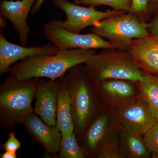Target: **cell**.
<instances>
[{
	"mask_svg": "<svg viewBox=\"0 0 158 158\" xmlns=\"http://www.w3.org/2000/svg\"><path fill=\"white\" fill-rule=\"evenodd\" d=\"M152 10H158V0H150L149 12Z\"/></svg>",
	"mask_w": 158,
	"mask_h": 158,
	"instance_id": "83f0119b",
	"label": "cell"
},
{
	"mask_svg": "<svg viewBox=\"0 0 158 158\" xmlns=\"http://www.w3.org/2000/svg\"><path fill=\"white\" fill-rule=\"evenodd\" d=\"M94 85L108 79H117L135 82L141 81L145 72L136 65L125 51L105 49L96 53L84 65Z\"/></svg>",
	"mask_w": 158,
	"mask_h": 158,
	"instance_id": "277c9868",
	"label": "cell"
},
{
	"mask_svg": "<svg viewBox=\"0 0 158 158\" xmlns=\"http://www.w3.org/2000/svg\"><path fill=\"white\" fill-rule=\"evenodd\" d=\"M111 109L121 125L142 135L157 120L141 98Z\"/></svg>",
	"mask_w": 158,
	"mask_h": 158,
	"instance_id": "9c48e42d",
	"label": "cell"
},
{
	"mask_svg": "<svg viewBox=\"0 0 158 158\" xmlns=\"http://www.w3.org/2000/svg\"><path fill=\"white\" fill-rule=\"evenodd\" d=\"M149 2L150 0H131L128 12L135 15L144 21V16L149 12Z\"/></svg>",
	"mask_w": 158,
	"mask_h": 158,
	"instance_id": "603a6c76",
	"label": "cell"
},
{
	"mask_svg": "<svg viewBox=\"0 0 158 158\" xmlns=\"http://www.w3.org/2000/svg\"><path fill=\"white\" fill-rule=\"evenodd\" d=\"M61 77L54 81L39 79L37 84L34 112L52 126L56 125L57 101Z\"/></svg>",
	"mask_w": 158,
	"mask_h": 158,
	"instance_id": "4fadbf2b",
	"label": "cell"
},
{
	"mask_svg": "<svg viewBox=\"0 0 158 158\" xmlns=\"http://www.w3.org/2000/svg\"><path fill=\"white\" fill-rule=\"evenodd\" d=\"M53 3L65 12L66 19L62 22L63 27L73 33H79L85 28L95 26L105 18L127 12L114 9L99 11L94 6L83 7L67 0H53Z\"/></svg>",
	"mask_w": 158,
	"mask_h": 158,
	"instance_id": "ba28073f",
	"label": "cell"
},
{
	"mask_svg": "<svg viewBox=\"0 0 158 158\" xmlns=\"http://www.w3.org/2000/svg\"><path fill=\"white\" fill-rule=\"evenodd\" d=\"M37 0H2L0 4L1 16L11 22L19 37L22 45L25 46L28 39L30 27L27 22L28 16Z\"/></svg>",
	"mask_w": 158,
	"mask_h": 158,
	"instance_id": "5bb4252c",
	"label": "cell"
},
{
	"mask_svg": "<svg viewBox=\"0 0 158 158\" xmlns=\"http://www.w3.org/2000/svg\"><path fill=\"white\" fill-rule=\"evenodd\" d=\"M143 137L151 157L158 158V120Z\"/></svg>",
	"mask_w": 158,
	"mask_h": 158,
	"instance_id": "7402d4cb",
	"label": "cell"
},
{
	"mask_svg": "<svg viewBox=\"0 0 158 158\" xmlns=\"http://www.w3.org/2000/svg\"><path fill=\"white\" fill-rule=\"evenodd\" d=\"M63 78L70 95L74 133L81 144L90 122L106 107L82 64L69 69Z\"/></svg>",
	"mask_w": 158,
	"mask_h": 158,
	"instance_id": "7a4b0ae2",
	"label": "cell"
},
{
	"mask_svg": "<svg viewBox=\"0 0 158 158\" xmlns=\"http://www.w3.org/2000/svg\"><path fill=\"white\" fill-rule=\"evenodd\" d=\"M133 61L144 72L158 75V35L148 33L125 46Z\"/></svg>",
	"mask_w": 158,
	"mask_h": 158,
	"instance_id": "7c38bea8",
	"label": "cell"
},
{
	"mask_svg": "<svg viewBox=\"0 0 158 158\" xmlns=\"http://www.w3.org/2000/svg\"><path fill=\"white\" fill-rule=\"evenodd\" d=\"M91 30L92 33L109 40L120 49H123L133 40L149 33L148 23L128 11L105 18L92 27Z\"/></svg>",
	"mask_w": 158,
	"mask_h": 158,
	"instance_id": "5b68a950",
	"label": "cell"
},
{
	"mask_svg": "<svg viewBox=\"0 0 158 158\" xmlns=\"http://www.w3.org/2000/svg\"><path fill=\"white\" fill-rule=\"evenodd\" d=\"M62 137L71 135L74 132V123L70 95L63 77L58 94L56 111V125Z\"/></svg>",
	"mask_w": 158,
	"mask_h": 158,
	"instance_id": "2e32d148",
	"label": "cell"
},
{
	"mask_svg": "<svg viewBox=\"0 0 158 158\" xmlns=\"http://www.w3.org/2000/svg\"><path fill=\"white\" fill-rule=\"evenodd\" d=\"M75 3L89 6H106L114 10L129 11L131 0H75Z\"/></svg>",
	"mask_w": 158,
	"mask_h": 158,
	"instance_id": "ffe728a7",
	"label": "cell"
},
{
	"mask_svg": "<svg viewBox=\"0 0 158 158\" xmlns=\"http://www.w3.org/2000/svg\"><path fill=\"white\" fill-rule=\"evenodd\" d=\"M148 31L151 34L158 35V17L148 24Z\"/></svg>",
	"mask_w": 158,
	"mask_h": 158,
	"instance_id": "d4e9b609",
	"label": "cell"
},
{
	"mask_svg": "<svg viewBox=\"0 0 158 158\" xmlns=\"http://www.w3.org/2000/svg\"><path fill=\"white\" fill-rule=\"evenodd\" d=\"M23 125L30 135L43 146L46 152L56 155L62 137L56 126L47 124L34 112L26 117Z\"/></svg>",
	"mask_w": 158,
	"mask_h": 158,
	"instance_id": "9a60e30c",
	"label": "cell"
},
{
	"mask_svg": "<svg viewBox=\"0 0 158 158\" xmlns=\"http://www.w3.org/2000/svg\"><path fill=\"white\" fill-rule=\"evenodd\" d=\"M140 98L147 103L153 116L158 120V75L145 72L137 82Z\"/></svg>",
	"mask_w": 158,
	"mask_h": 158,
	"instance_id": "ac0fdd59",
	"label": "cell"
},
{
	"mask_svg": "<svg viewBox=\"0 0 158 158\" xmlns=\"http://www.w3.org/2000/svg\"><path fill=\"white\" fill-rule=\"evenodd\" d=\"M39 78L18 80L9 76L0 86V123L2 127L12 129L23 124L34 112L32 103L36 96Z\"/></svg>",
	"mask_w": 158,
	"mask_h": 158,
	"instance_id": "3957f363",
	"label": "cell"
},
{
	"mask_svg": "<svg viewBox=\"0 0 158 158\" xmlns=\"http://www.w3.org/2000/svg\"><path fill=\"white\" fill-rule=\"evenodd\" d=\"M59 51L53 44H46L42 46L27 47L9 41L3 32L0 33V75L8 73L12 65L18 61L41 55H52Z\"/></svg>",
	"mask_w": 158,
	"mask_h": 158,
	"instance_id": "8fae6325",
	"label": "cell"
},
{
	"mask_svg": "<svg viewBox=\"0 0 158 158\" xmlns=\"http://www.w3.org/2000/svg\"><path fill=\"white\" fill-rule=\"evenodd\" d=\"M17 157V153L11 152L9 151H5L1 155V158H16Z\"/></svg>",
	"mask_w": 158,
	"mask_h": 158,
	"instance_id": "4316f807",
	"label": "cell"
},
{
	"mask_svg": "<svg viewBox=\"0 0 158 158\" xmlns=\"http://www.w3.org/2000/svg\"><path fill=\"white\" fill-rule=\"evenodd\" d=\"M94 86L106 108L113 109L140 98L135 82L122 79H108Z\"/></svg>",
	"mask_w": 158,
	"mask_h": 158,
	"instance_id": "30bf717a",
	"label": "cell"
},
{
	"mask_svg": "<svg viewBox=\"0 0 158 158\" xmlns=\"http://www.w3.org/2000/svg\"><path fill=\"white\" fill-rule=\"evenodd\" d=\"M58 158H86L85 150L80 144L74 132L69 135L62 137Z\"/></svg>",
	"mask_w": 158,
	"mask_h": 158,
	"instance_id": "d6986e66",
	"label": "cell"
},
{
	"mask_svg": "<svg viewBox=\"0 0 158 158\" xmlns=\"http://www.w3.org/2000/svg\"><path fill=\"white\" fill-rule=\"evenodd\" d=\"M120 124L112 109L105 108L90 122L81 142L87 158H96L105 144L118 133Z\"/></svg>",
	"mask_w": 158,
	"mask_h": 158,
	"instance_id": "52a82bcc",
	"label": "cell"
},
{
	"mask_svg": "<svg viewBox=\"0 0 158 158\" xmlns=\"http://www.w3.org/2000/svg\"><path fill=\"white\" fill-rule=\"evenodd\" d=\"M120 148L124 158L151 157L142 135L120 125L118 132Z\"/></svg>",
	"mask_w": 158,
	"mask_h": 158,
	"instance_id": "e0dca14e",
	"label": "cell"
},
{
	"mask_svg": "<svg viewBox=\"0 0 158 158\" xmlns=\"http://www.w3.org/2000/svg\"><path fill=\"white\" fill-rule=\"evenodd\" d=\"M2 149L5 151L17 153L21 148V143L15 136V132L11 131L8 135L7 141L2 144Z\"/></svg>",
	"mask_w": 158,
	"mask_h": 158,
	"instance_id": "cb8c5ba5",
	"label": "cell"
},
{
	"mask_svg": "<svg viewBox=\"0 0 158 158\" xmlns=\"http://www.w3.org/2000/svg\"><path fill=\"white\" fill-rule=\"evenodd\" d=\"M45 0H37V2L34 4V6L31 10V14L34 15L37 13L38 10L40 9V7L42 6L43 3Z\"/></svg>",
	"mask_w": 158,
	"mask_h": 158,
	"instance_id": "484cf974",
	"label": "cell"
},
{
	"mask_svg": "<svg viewBox=\"0 0 158 158\" xmlns=\"http://www.w3.org/2000/svg\"><path fill=\"white\" fill-rule=\"evenodd\" d=\"M44 33L59 50L73 49H116V45L94 33L81 34L69 32L64 27L62 21L52 19L44 26Z\"/></svg>",
	"mask_w": 158,
	"mask_h": 158,
	"instance_id": "8992f818",
	"label": "cell"
},
{
	"mask_svg": "<svg viewBox=\"0 0 158 158\" xmlns=\"http://www.w3.org/2000/svg\"><path fill=\"white\" fill-rule=\"evenodd\" d=\"M96 53L95 49L77 48L30 57L12 65L8 73L19 80L47 78L54 81L65 75L73 67L85 64Z\"/></svg>",
	"mask_w": 158,
	"mask_h": 158,
	"instance_id": "6da1fadb",
	"label": "cell"
},
{
	"mask_svg": "<svg viewBox=\"0 0 158 158\" xmlns=\"http://www.w3.org/2000/svg\"><path fill=\"white\" fill-rule=\"evenodd\" d=\"M95 158H124L120 148L118 133L105 144Z\"/></svg>",
	"mask_w": 158,
	"mask_h": 158,
	"instance_id": "44dd1931",
	"label": "cell"
}]
</instances>
